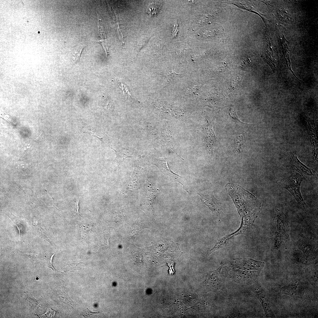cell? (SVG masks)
<instances>
[{
    "label": "cell",
    "mask_w": 318,
    "mask_h": 318,
    "mask_svg": "<svg viewBox=\"0 0 318 318\" xmlns=\"http://www.w3.org/2000/svg\"><path fill=\"white\" fill-rule=\"evenodd\" d=\"M19 253H20L23 254V255H25L29 257L30 258L33 259L35 257V254L31 253H26L21 251L19 250H17Z\"/></svg>",
    "instance_id": "obj_15"
},
{
    "label": "cell",
    "mask_w": 318,
    "mask_h": 318,
    "mask_svg": "<svg viewBox=\"0 0 318 318\" xmlns=\"http://www.w3.org/2000/svg\"><path fill=\"white\" fill-rule=\"evenodd\" d=\"M229 114L230 116L235 121L237 122H240L241 123H244L241 122L238 118L235 110L234 109L230 108L229 109Z\"/></svg>",
    "instance_id": "obj_12"
},
{
    "label": "cell",
    "mask_w": 318,
    "mask_h": 318,
    "mask_svg": "<svg viewBox=\"0 0 318 318\" xmlns=\"http://www.w3.org/2000/svg\"><path fill=\"white\" fill-rule=\"evenodd\" d=\"M79 200H78L75 203V204H76V206L77 211V213H78V214H79Z\"/></svg>",
    "instance_id": "obj_17"
},
{
    "label": "cell",
    "mask_w": 318,
    "mask_h": 318,
    "mask_svg": "<svg viewBox=\"0 0 318 318\" xmlns=\"http://www.w3.org/2000/svg\"><path fill=\"white\" fill-rule=\"evenodd\" d=\"M117 81H118L120 87L121 89L123 90V93L124 95H126V96H127L129 97H133V95H132L128 88L127 86L120 81L118 80H117Z\"/></svg>",
    "instance_id": "obj_11"
},
{
    "label": "cell",
    "mask_w": 318,
    "mask_h": 318,
    "mask_svg": "<svg viewBox=\"0 0 318 318\" xmlns=\"http://www.w3.org/2000/svg\"><path fill=\"white\" fill-rule=\"evenodd\" d=\"M116 155V160L119 163L122 162L126 158L131 157V154L130 150L125 148H122L118 151H115Z\"/></svg>",
    "instance_id": "obj_6"
},
{
    "label": "cell",
    "mask_w": 318,
    "mask_h": 318,
    "mask_svg": "<svg viewBox=\"0 0 318 318\" xmlns=\"http://www.w3.org/2000/svg\"><path fill=\"white\" fill-rule=\"evenodd\" d=\"M97 19L98 27L101 39L97 41V42L101 44L103 47L106 53V57H107L108 54V50L105 32L101 20L99 19L98 17Z\"/></svg>",
    "instance_id": "obj_5"
},
{
    "label": "cell",
    "mask_w": 318,
    "mask_h": 318,
    "mask_svg": "<svg viewBox=\"0 0 318 318\" xmlns=\"http://www.w3.org/2000/svg\"><path fill=\"white\" fill-rule=\"evenodd\" d=\"M244 141V138L242 135H238L236 137L231 145L232 148L235 152H240Z\"/></svg>",
    "instance_id": "obj_8"
},
{
    "label": "cell",
    "mask_w": 318,
    "mask_h": 318,
    "mask_svg": "<svg viewBox=\"0 0 318 318\" xmlns=\"http://www.w3.org/2000/svg\"><path fill=\"white\" fill-rule=\"evenodd\" d=\"M86 46L85 44H79L74 47L72 53L74 63H76L79 61L82 52Z\"/></svg>",
    "instance_id": "obj_9"
},
{
    "label": "cell",
    "mask_w": 318,
    "mask_h": 318,
    "mask_svg": "<svg viewBox=\"0 0 318 318\" xmlns=\"http://www.w3.org/2000/svg\"><path fill=\"white\" fill-rule=\"evenodd\" d=\"M226 189L241 218V226L237 232L240 235H246L259 212L261 203L254 195L240 186L229 183Z\"/></svg>",
    "instance_id": "obj_1"
},
{
    "label": "cell",
    "mask_w": 318,
    "mask_h": 318,
    "mask_svg": "<svg viewBox=\"0 0 318 318\" xmlns=\"http://www.w3.org/2000/svg\"><path fill=\"white\" fill-rule=\"evenodd\" d=\"M200 196L201 199L205 205L207 206L212 211H216L220 214L221 205L220 202L216 199L213 194L209 192L198 193Z\"/></svg>",
    "instance_id": "obj_3"
},
{
    "label": "cell",
    "mask_w": 318,
    "mask_h": 318,
    "mask_svg": "<svg viewBox=\"0 0 318 318\" xmlns=\"http://www.w3.org/2000/svg\"><path fill=\"white\" fill-rule=\"evenodd\" d=\"M87 312L86 313V314H87V315H91L93 314H96V313H98L97 312H92L91 311H90L89 309H88L87 308Z\"/></svg>",
    "instance_id": "obj_16"
},
{
    "label": "cell",
    "mask_w": 318,
    "mask_h": 318,
    "mask_svg": "<svg viewBox=\"0 0 318 318\" xmlns=\"http://www.w3.org/2000/svg\"><path fill=\"white\" fill-rule=\"evenodd\" d=\"M157 3L151 2L147 6L146 12L150 16H153L157 13L160 9V4Z\"/></svg>",
    "instance_id": "obj_10"
},
{
    "label": "cell",
    "mask_w": 318,
    "mask_h": 318,
    "mask_svg": "<svg viewBox=\"0 0 318 318\" xmlns=\"http://www.w3.org/2000/svg\"><path fill=\"white\" fill-rule=\"evenodd\" d=\"M39 230L40 233L41 235V236H42V237L43 238H44V239H45V240L48 241L50 244L52 245L53 243H52V241L48 238V237L45 234V231H44V229L41 227H40Z\"/></svg>",
    "instance_id": "obj_13"
},
{
    "label": "cell",
    "mask_w": 318,
    "mask_h": 318,
    "mask_svg": "<svg viewBox=\"0 0 318 318\" xmlns=\"http://www.w3.org/2000/svg\"><path fill=\"white\" fill-rule=\"evenodd\" d=\"M15 224L17 227L20 236L22 231L24 228V226L22 220L20 218L15 216L11 212L6 213Z\"/></svg>",
    "instance_id": "obj_7"
},
{
    "label": "cell",
    "mask_w": 318,
    "mask_h": 318,
    "mask_svg": "<svg viewBox=\"0 0 318 318\" xmlns=\"http://www.w3.org/2000/svg\"><path fill=\"white\" fill-rule=\"evenodd\" d=\"M275 219L278 230L283 235L286 236L289 228L286 216L283 212H278L276 213Z\"/></svg>",
    "instance_id": "obj_4"
},
{
    "label": "cell",
    "mask_w": 318,
    "mask_h": 318,
    "mask_svg": "<svg viewBox=\"0 0 318 318\" xmlns=\"http://www.w3.org/2000/svg\"><path fill=\"white\" fill-rule=\"evenodd\" d=\"M155 163V165L160 169L164 174L171 179L172 181L177 182L180 183L182 185L184 190L188 193H189L186 186V182L184 180V178L175 173L171 170L168 166L166 159L156 160Z\"/></svg>",
    "instance_id": "obj_2"
},
{
    "label": "cell",
    "mask_w": 318,
    "mask_h": 318,
    "mask_svg": "<svg viewBox=\"0 0 318 318\" xmlns=\"http://www.w3.org/2000/svg\"><path fill=\"white\" fill-rule=\"evenodd\" d=\"M282 242L281 238L280 237L277 236L275 239V246L277 248L279 247Z\"/></svg>",
    "instance_id": "obj_14"
}]
</instances>
